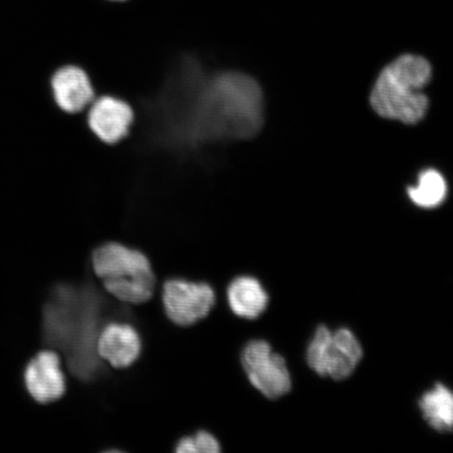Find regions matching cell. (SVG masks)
Segmentation results:
<instances>
[{
  "instance_id": "obj_14",
  "label": "cell",
  "mask_w": 453,
  "mask_h": 453,
  "mask_svg": "<svg viewBox=\"0 0 453 453\" xmlns=\"http://www.w3.org/2000/svg\"><path fill=\"white\" fill-rule=\"evenodd\" d=\"M112 2H126V0H112Z\"/></svg>"
},
{
  "instance_id": "obj_7",
  "label": "cell",
  "mask_w": 453,
  "mask_h": 453,
  "mask_svg": "<svg viewBox=\"0 0 453 453\" xmlns=\"http://www.w3.org/2000/svg\"><path fill=\"white\" fill-rule=\"evenodd\" d=\"M27 393L38 403L59 400L66 392V380L61 359L53 350H42L28 362L25 372Z\"/></svg>"
},
{
  "instance_id": "obj_3",
  "label": "cell",
  "mask_w": 453,
  "mask_h": 453,
  "mask_svg": "<svg viewBox=\"0 0 453 453\" xmlns=\"http://www.w3.org/2000/svg\"><path fill=\"white\" fill-rule=\"evenodd\" d=\"M361 344L349 328L317 327L307 349L309 366L317 375L344 380L352 375L361 361Z\"/></svg>"
},
{
  "instance_id": "obj_8",
  "label": "cell",
  "mask_w": 453,
  "mask_h": 453,
  "mask_svg": "<svg viewBox=\"0 0 453 453\" xmlns=\"http://www.w3.org/2000/svg\"><path fill=\"white\" fill-rule=\"evenodd\" d=\"M54 100L67 115H79L92 105L97 93L87 70L78 65H65L52 77Z\"/></svg>"
},
{
  "instance_id": "obj_5",
  "label": "cell",
  "mask_w": 453,
  "mask_h": 453,
  "mask_svg": "<svg viewBox=\"0 0 453 453\" xmlns=\"http://www.w3.org/2000/svg\"><path fill=\"white\" fill-rule=\"evenodd\" d=\"M162 302L170 321L180 326H190L211 314L217 296L206 282L173 279L164 282Z\"/></svg>"
},
{
  "instance_id": "obj_12",
  "label": "cell",
  "mask_w": 453,
  "mask_h": 453,
  "mask_svg": "<svg viewBox=\"0 0 453 453\" xmlns=\"http://www.w3.org/2000/svg\"><path fill=\"white\" fill-rule=\"evenodd\" d=\"M447 194V185L441 174L437 170H425L418 178L416 187H411L409 196L417 206L432 209L444 202Z\"/></svg>"
},
{
  "instance_id": "obj_10",
  "label": "cell",
  "mask_w": 453,
  "mask_h": 453,
  "mask_svg": "<svg viewBox=\"0 0 453 453\" xmlns=\"http://www.w3.org/2000/svg\"><path fill=\"white\" fill-rule=\"evenodd\" d=\"M229 308L241 319H258L268 308L269 296L262 283L252 276H239L226 288Z\"/></svg>"
},
{
  "instance_id": "obj_11",
  "label": "cell",
  "mask_w": 453,
  "mask_h": 453,
  "mask_svg": "<svg viewBox=\"0 0 453 453\" xmlns=\"http://www.w3.org/2000/svg\"><path fill=\"white\" fill-rule=\"evenodd\" d=\"M425 420L440 433L453 430V392L443 384H435L418 402Z\"/></svg>"
},
{
  "instance_id": "obj_4",
  "label": "cell",
  "mask_w": 453,
  "mask_h": 453,
  "mask_svg": "<svg viewBox=\"0 0 453 453\" xmlns=\"http://www.w3.org/2000/svg\"><path fill=\"white\" fill-rule=\"evenodd\" d=\"M242 365L248 380L265 398L276 400L290 392L292 381L286 360L273 352L265 340H252L246 344Z\"/></svg>"
},
{
  "instance_id": "obj_13",
  "label": "cell",
  "mask_w": 453,
  "mask_h": 453,
  "mask_svg": "<svg viewBox=\"0 0 453 453\" xmlns=\"http://www.w3.org/2000/svg\"><path fill=\"white\" fill-rule=\"evenodd\" d=\"M175 452L178 453H218L220 451V445L217 438L205 430H200L195 435L183 437L175 446Z\"/></svg>"
},
{
  "instance_id": "obj_2",
  "label": "cell",
  "mask_w": 453,
  "mask_h": 453,
  "mask_svg": "<svg viewBox=\"0 0 453 453\" xmlns=\"http://www.w3.org/2000/svg\"><path fill=\"white\" fill-rule=\"evenodd\" d=\"M94 273L118 302L142 304L154 296L157 279L149 257L121 242H105L92 254Z\"/></svg>"
},
{
  "instance_id": "obj_6",
  "label": "cell",
  "mask_w": 453,
  "mask_h": 453,
  "mask_svg": "<svg viewBox=\"0 0 453 453\" xmlns=\"http://www.w3.org/2000/svg\"><path fill=\"white\" fill-rule=\"evenodd\" d=\"M135 119L132 104L113 95H100L88 109L87 126L102 143L116 145L128 137Z\"/></svg>"
},
{
  "instance_id": "obj_1",
  "label": "cell",
  "mask_w": 453,
  "mask_h": 453,
  "mask_svg": "<svg viewBox=\"0 0 453 453\" xmlns=\"http://www.w3.org/2000/svg\"><path fill=\"white\" fill-rule=\"evenodd\" d=\"M432 77V67L422 57L405 55L380 73L371 96L372 109L383 118L415 124L428 110L422 92Z\"/></svg>"
},
{
  "instance_id": "obj_9",
  "label": "cell",
  "mask_w": 453,
  "mask_h": 453,
  "mask_svg": "<svg viewBox=\"0 0 453 453\" xmlns=\"http://www.w3.org/2000/svg\"><path fill=\"white\" fill-rule=\"evenodd\" d=\"M96 352L102 361L113 368H127L138 360L142 353V340L133 326L111 322L102 327L96 343Z\"/></svg>"
}]
</instances>
